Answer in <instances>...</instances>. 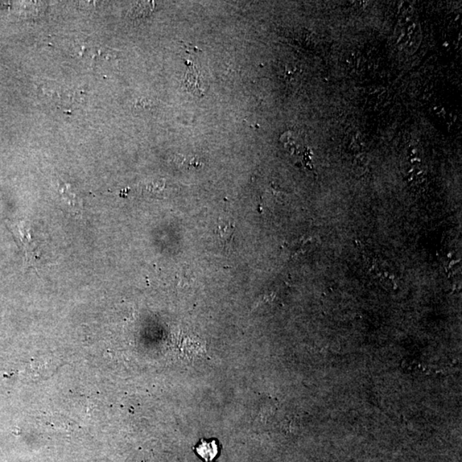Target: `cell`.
<instances>
[{"instance_id": "277c9868", "label": "cell", "mask_w": 462, "mask_h": 462, "mask_svg": "<svg viewBox=\"0 0 462 462\" xmlns=\"http://www.w3.org/2000/svg\"><path fill=\"white\" fill-rule=\"evenodd\" d=\"M60 193L62 200L74 212L81 213L82 211V201L81 197L74 192L71 187L64 184L60 186Z\"/></svg>"}, {"instance_id": "6da1fadb", "label": "cell", "mask_w": 462, "mask_h": 462, "mask_svg": "<svg viewBox=\"0 0 462 462\" xmlns=\"http://www.w3.org/2000/svg\"><path fill=\"white\" fill-rule=\"evenodd\" d=\"M10 229L24 254V265L35 268L38 265L40 251L32 236L31 226L26 221L11 222Z\"/></svg>"}, {"instance_id": "5b68a950", "label": "cell", "mask_w": 462, "mask_h": 462, "mask_svg": "<svg viewBox=\"0 0 462 462\" xmlns=\"http://www.w3.org/2000/svg\"><path fill=\"white\" fill-rule=\"evenodd\" d=\"M214 444H215V442H213V444L204 442L203 444H201V446L197 449L198 453H199L200 455L202 457H204L206 460L212 459V458L216 456V453L210 452L209 449L212 448Z\"/></svg>"}, {"instance_id": "7a4b0ae2", "label": "cell", "mask_w": 462, "mask_h": 462, "mask_svg": "<svg viewBox=\"0 0 462 462\" xmlns=\"http://www.w3.org/2000/svg\"><path fill=\"white\" fill-rule=\"evenodd\" d=\"M185 84L189 91L195 96H202L204 92L203 86H202V81L201 79V73L198 71L196 65L189 60L188 64V72L185 77Z\"/></svg>"}, {"instance_id": "3957f363", "label": "cell", "mask_w": 462, "mask_h": 462, "mask_svg": "<svg viewBox=\"0 0 462 462\" xmlns=\"http://www.w3.org/2000/svg\"><path fill=\"white\" fill-rule=\"evenodd\" d=\"M236 227L230 220H220L215 230L216 236L222 245L230 246L233 241Z\"/></svg>"}]
</instances>
